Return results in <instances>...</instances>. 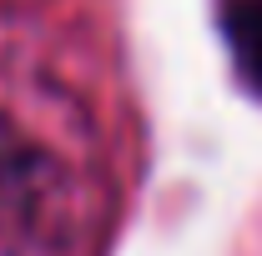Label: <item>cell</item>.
<instances>
[{
  "label": "cell",
  "instance_id": "1",
  "mask_svg": "<svg viewBox=\"0 0 262 256\" xmlns=\"http://www.w3.org/2000/svg\"><path fill=\"white\" fill-rule=\"evenodd\" d=\"M222 35L242 86L262 96V0H222Z\"/></svg>",
  "mask_w": 262,
  "mask_h": 256
}]
</instances>
